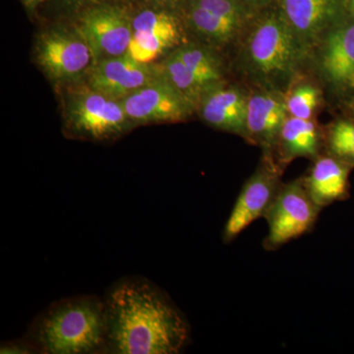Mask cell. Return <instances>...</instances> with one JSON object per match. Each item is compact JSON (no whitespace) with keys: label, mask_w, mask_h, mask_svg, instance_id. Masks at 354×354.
Here are the masks:
<instances>
[{"label":"cell","mask_w":354,"mask_h":354,"mask_svg":"<svg viewBox=\"0 0 354 354\" xmlns=\"http://www.w3.org/2000/svg\"><path fill=\"white\" fill-rule=\"evenodd\" d=\"M106 342L120 354H176L189 339L181 312L157 286L145 279L120 281L106 302Z\"/></svg>","instance_id":"1"},{"label":"cell","mask_w":354,"mask_h":354,"mask_svg":"<svg viewBox=\"0 0 354 354\" xmlns=\"http://www.w3.org/2000/svg\"><path fill=\"white\" fill-rule=\"evenodd\" d=\"M32 337L46 353H95L106 346V306L95 297L60 301L38 319Z\"/></svg>","instance_id":"2"},{"label":"cell","mask_w":354,"mask_h":354,"mask_svg":"<svg viewBox=\"0 0 354 354\" xmlns=\"http://www.w3.org/2000/svg\"><path fill=\"white\" fill-rule=\"evenodd\" d=\"M307 51L279 9L264 14L255 23L244 50L249 69L270 84L290 80Z\"/></svg>","instance_id":"3"},{"label":"cell","mask_w":354,"mask_h":354,"mask_svg":"<svg viewBox=\"0 0 354 354\" xmlns=\"http://www.w3.org/2000/svg\"><path fill=\"white\" fill-rule=\"evenodd\" d=\"M321 211L322 208L310 196L304 179L281 184L264 216L269 225L264 239L266 250H276L309 232Z\"/></svg>","instance_id":"4"},{"label":"cell","mask_w":354,"mask_h":354,"mask_svg":"<svg viewBox=\"0 0 354 354\" xmlns=\"http://www.w3.org/2000/svg\"><path fill=\"white\" fill-rule=\"evenodd\" d=\"M66 113L67 124L74 134L94 140L114 138L130 122L120 101L92 88L72 95Z\"/></svg>","instance_id":"5"},{"label":"cell","mask_w":354,"mask_h":354,"mask_svg":"<svg viewBox=\"0 0 354 354\" xmlns=\"http://www.w3.org/2000/svg\"><path fill=\"white\" fill-rule=\"evenodd\" d=\"M281 165L265 151L264 158L237 197L223 230L225 243L234 241L254 221L264 218L281 186Z\"/></svg>","instance_id":"6"},{"label":"cell","mask_w":354,"mask_h":354,"mask_svg":"<svg viewBox=\"0 0 354 354\" xmlns=\"http://www.w3.org/2000/svg\"><path fill=\"white\" fill-rule=\"evenodd\" d=\"M77 32L95 58L120 57L127 53L131 43L132 16L127 7L106 2L83 11Z\"/></svg>","instance_id":"7"},{"label":"cell","mask_w":354,"mask_h":354,"mask_svg":"<svg viewBox=\"0 0 354 354\" xmlns=\"http://www.w3.org/2000/svg\"><path fill=\"white\" fill-rule=\"evenodd\" d=\"M37 62L53 80L76 79L90 68L95 59L92 48L80 34L51 30L39 37Z\"/></svg>","instance_id":"8"},{"label":"cell","mask_w":354,"mask_h":354,"mask_svg":"<svg viewBox=\"0 0 354 354\" xmlns=\"http://www.w3.org/2000/svg\"><path fill=\"white\" fill-rule=\"evenodd\" d=\"M132 122H172L185 120L195 104L158 76L157 80L120 100Z\"/></svg>","instance_id":"9"},{"label":"cell","mask_w":354,"mask_h":354,"mask_svg":"<svg viewBox=\"0 0 354 354\" xmlns=\"http://www.w3.org/2000/svg\"><path fill=\"white\" fill-rule=\"evenodd\" d=\"M132 16L133 35L127 53L141 64L153 59L178 43L180 25L176 11L140 6Z\"/></svg>","instance_id":"10"},{"label":"cell","mask_w":354,"mask_h":354,"mask_svg":"<svg viewBox=\"0 0 354 354\" xmlns=\"http://www.w3.org/2000/svg\"><path fill=\"white\" fill-rule=\"evenodd\" d=\"M158 78L156 68L125 53L100 60L91 70L88 84L97 92L120 101Z\"/></svg>","instance_id":"11"},{"label":"cell","mask_w":354,"mask_h":354,"mask_svg":"<svg viewBox=\"0 0 354 354\" xmlns=\"http://www.w3.org/2000/svg\"><path fill=\"white\" fill-rule=\"evenodd\" d=\"M277 2L279 12L308 50L341 18V0H277Z\"/></svg>","instance_id":"12"},{"label":"cell","mask_w":354,"mask_h":354,"mask_svg":"<svg viewBox=\"0 0 354 354\" xmlns=\"http://www.w3.org/2000/svg\"><path fill=\"white\" fill-rule=\"evenodd\" d=\"M288 113L286 101L276 93L260 92L251 95L247 106L246 138L272 152Z\"/></svg>","instance_id":"13"},{"label":"cell","mask_w":354,"mask_h":354,"mask_svg":"<svg viewBox=\"0 0 354 354\" xmlns=\"http://www.w3.org/2000/svg\"><path fill=\"white\" fill-rule=\"evenodd\" d=\"M321 68L335 85L354 88V22L337 23L325 35Z\"/></svg>","instance_id":"14"},{"label":"cell","mask_w":354,"mask_h":354,"mask_svg":"<svg viewBox=\"0 0 354 354\" xmlns=\"http://www.w3.org/2000/svg\"><path fill=\"white\" fill-rule=\"evenodd\" d=\"M248 99L234 87H218L203 97V120L211 127L245 137Z\"/></svg>","instance_id":"15"},{"label":"cell","mask_w":354,"mask_h":354,"mask_svg":"<svg viewBox=\"0 0 354 354\" xmlns=\"http://www.w3.org/2000/svg\"><path fill=\"white\" fill-rule=\"evenodd\" d=\"M315 160L308 176L302 179L310 196L323 209L348 195L349 165L332 155Z\"/></svg>","instance_id":"16"},{"label":"cell","mask_w":354,"mask_h":354,"mask_svg":"<svg viewBox=\"0 0 354 354\" xmlns=\"http://www.w3.org/2000/svg\"><path fill=\"white\" fill-rule=\"evenodd\" d=\"M279 147V164H288L295 158H317L320 149V133L311 120L288 116L277 145Z\"/></svg>","instance_id":"17"},{"label":"cell","mask_w":354,"mask_h":354,"mask_svg":"<svg viewBox=\"0 0 354 354\" xmlns=\"http://www.w3.org/2000/svg\"><path fill=\"white\" fill-rule=\"evenodd\" d=\"M183 10L195 32L207 41L216 44H227L234 41L247 24L227 19L218 14L187 1Z\"/></svg>","instance_id":"18"},{"label":"cell","mask_w":354,"mask_h":354,"mask_svg":"<svg viewBox=\"0 0 354 354\" xmlns=\"http://www.w3.org/2000/svg\"><path fill=\"white\" fill-rule=\"evenodd\" d=\"M156 70L160 78L171 84L194 104L212 88L203 83L174 53L156 67Z\"/></svg>","instance_id":"19"},{"label":"cell","mask_w":354,"mask_h":354,"mask_svg":"<svg viewBox=\"0 0 354 354\" xmlns=\"http://www.w3.org/2000/svg\"><path fill=\"white\" fill-rule=\"evenodd\" d=\"M174 53L208 87H215L220 82L223 74L220 62L208 50L190 44L181 46Z\"/></svg>","instance_id":"20"},{"label":"cell","mask_w":354,"mask_h":354,"mask_svg":"<svg viewBox=\"0 0 354 354\" xmlns=\"http://www.w3.org/2000/svg\"><path fill=\"white\" fill-rule=\"evenodd\" d=\"M330 155L346 162H354V122L342 120L330 127L328 135Z\"/></svg>","instance_id":"21"},{"label":"cell","mask_w":354,"mask_h":354,"mask_svg":"<svg viewBox=\"0 0 354 354\" xmlns=\"http://www.w3.org/2000/svg\"><path fill=\"white\" fill-rule=\"evenodd\" d=\"M319 97V91L313 86L307 84L298 86L286 101L290 115L301 120H311L318 106Z\"/></svg>","instance_id":"22"},{"label":"cell","mask_w":354,"mask_h":354,"mask_svg":"<svg viewBox=\"0 0 354 354\" xmlns=\"http://www.w3.org/2000/svg\"><path fill=\"white\" fill-rule=\"evenodd\" d=\"M139 6L157 7L167 10H183L188 0H132Z\"/></svg>","instance_id":"23"},{"label":"cell","mask_w":354,"mask_h":354,"mask_svg":"<svg viewBox=\"0 0 354 354\" xmlns=\"http://www.w3.org/2000/svg\"><path fill=\"white\" fill-rule=\"evenodd\" d=\"M65 6L72 9H86L90 7L106 3V0H60Z\"/></svg>","instance_id":"24"},{"label":"cell","mask_w":354,"mask_h":354,"mask_svg":"<svg viewBox=\"0 0 354 354\" xmlns=\"http://www.w3.org/2000/svg\"><path fill=\"white\" fill-rule=\"evenodd\" d=\"M235 1L239 2V3L243 4V6L256 11L269 6L272 0H235Z\"/></svg>","instance_id":"25"},{"label":"cell","mask_w":354,"mask_h":354,"mask_svg":"<svg viewBox=\"0 0 354 354\" xmlns=\"http://www.w3.org/2000/svg\"><path fill=\"white\" fill-rule=\"evenodd\" d=\"M22 1L28 11H35L46 0H22Z\"/></svg>","instance_id":"26"},{"label":"cell","mask_w":354,"mask_h":354,"mask_svg":"<svg viewBox=\"0 0 354 354\" xmlns=\"http://www.w3.org/2000/svg\"><path fill=\"white\" fill-rule=\"evenodd\" d=\"M346 6L348 7L354 17V0H346Z\"/></svg>","instance_id":"27"}]
</instances>
